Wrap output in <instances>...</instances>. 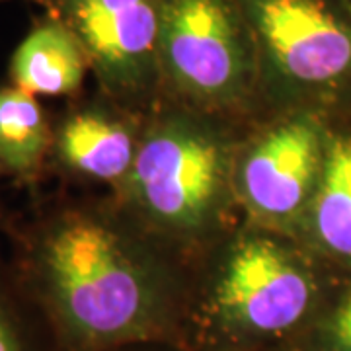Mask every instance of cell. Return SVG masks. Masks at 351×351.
I'll list each match as a JSON object with an SVG mask.
<instances>
[{"label": "cell", "instance_id": "obj_15", "mask_svg": "<svg viewBox=\"0 0 351 351\" xmlns=\"http://www.w3.org/2000/svg\"><path fill=\"white\" fill-rule=\"evenodd\" d=\"M346 2H348V4H350V6H351V0H346Z\"/></svg>", "mask_w": 351, "mask_h": 351}, {"label": "cell", "instance_id": "obj_8", "mask_svg": "<svg viewBox=\"0 0 351 351\" xmlns=\"http://www.w3.org/2000/svg\"><path fill=\"white\" fill-rule=\"evenodd\" d=\"M90 61L75 32L45 12L14 49L10 84L32 96H69L82 86Z\"/></svg>", "mask_w": 351, "mask_h": 351}, {"label": "cell", "instance_id": "obj_14", "mask_svg": "<svg viewBox=\"0 0 351 351\" xmlns=\"http://www.w3.org/2000/svg\"><path fill=\"white\" fill-rule=\"evenodd\" d=\"M29 2H36V4H41L43 0H29Z\"/></svg>", "mask_w": 351, "mask_h": 351}, {"label": "cell", "instance_id": "obj_1", "mask_svg": "<svg viewBox=\"0 0 351 351\" xmlns=\"http://www.w3.org/2000/svg\"><path fill=\"white\" fill-rule=\"evenodd\" d=\"M22 287L61 351H117L162 338L170 302L162 281L100 215L66 207L27 246Z\"/></svg>", "mask_w": 351, "mask_h": 351}, {"label": "cell", "instance_id": "obj_11", "mask_svg": "<svg viewBox=\"0 0 351 351\" xmlns=\"http://www.w3.org/2000/svg\"><path fill=\"white\" fill-rule=\"evenodd\" d=\"M49 119L36 96L0 86V174L34 178L53 147Z\"/></svg>", "mask_w": 351, "mask_h": 351}, {"label": "cell", "instance_id": "obj_10", "mask_svg": "<svg viewBox=\"0 0 351 351\" xmlns=\"http://www.w3.org/2000/svg\"><path fill=\"white\" fill-rule=\"evenodd\" d=\"M316 244L334 260L351 263V135H328L326 156L308 207Z\"/></svg>", "mask_w": 351, "mask_h": 351}, {"label": "cell", "instance_id": "obj_13", "mask_svg": "<svg viewBox=\"0 0 351 351\" xmlns=\"http://www.w3.org/2000/svg\"><path fill=\"white\" fill-rule=\"evenodd\" d=\"M322 334L328 351H351V289L328 314Z\"/></svg>", "mask_w": 351, "mask_h": 351}, {"label": "cell", "instance_id": "obj_12", "mask_svg": "<svg viewBox=\"0 0 351 351\" xmlns=\"http://www.w3.org/2000/svg\"><path fill=\"white\" fill-rule=\"evenodd\" d=\"M0 351H61L25 289L0 271Z\"/></svg>", "mask_w": 351, "mask_h": 351}, {"label": "cell", "instance_id": "obj_4", "mask_svg": "<svg viewBox=\"0 0 351 351\" xmlns=\"http://www.w3.org/2000/svg\"><path fill=\"white\" fill-rule=\"evenodd\" d=\"M160 78L201 104H232L260 80L240 0H162Z\"/></svg>", "mask_w": 351, "mask_h": 351}, {"label": "cell", "instance_id": "obj_6", "mask_svg": "<svg viewBox=\"0 0 351 351\" xmlns=\"http://www.w3.org/2000/svg\"><path fill=\"white\" fill-rule=\"evenodd\" d=\"M39 6L75 32L108 94L141 96L160 80L162 0H43Z\"/></svg>", "mask_w": 351, "mask_h": 351}, {"label": "cell", "instance_id": "obj_2", "mask_svg": "<svg viewBox=\"0 0 351 351\" xmlns=\"http://www.w3.org/2000/svg\"><path fill=\"white\" fill-rule=\"evenodd\" d=\"M258 75L289 98H351V6L346 0H240Z\"/></svg>", "mask_w": 351, "mask_h": 351}, {"label": "cell", "instance_id": "obj_9", "mask_svg": "<svg viewBox=\"0 0 351 351\" xmlns=\"http://www.w3.org/2000/svg\"><path fill=\"white\" fill-rule=\"evenodd\" d=\"M53 152L64 170L100 182L125 178L137 156L125 127L94 108L76 110L64 117L55 129Z\"/></svg>", "mask_w": 351, "mask_h": 351}, {"label": "cell", "instance_id": "obj_5", "mask_svg": "<svg viewBox=\"0 0 351 351\" xmlns=\"http://www.w3.org/2000/svg\"><path fill=\"white\" fill-rule=\"evenodd\" d=\"M133 199L154 223L199 230L219 215L228 186L225 145L191 119H170L137 149L129 172Z\"/></svg>", "mask_w": 351, "mask_h": 351}, {"label": "cell", "instance_id": "obj_7", "mask_svg": "<svg viewBox=\"0 0 351 351\" xmlns=\"http://www.w3.org/2000/svg\"><path fill=\"white\" fill-rule=\"evenodd\" d=\"M328 135L308 115L269 129L240 164L246 205L265 221L285 223L306 213L322 174Z\"/></svg>", "mask_w": 351, "mask_h": 351}, {"label": "cell", "instance_id": "obj_3", "mask_svg": "<svg viewBox=\"0 0 351 351\" xmlns=\"http://www.w3.org/2000/svg\"><path fill=\"white\" fill-rule=\"evenodd\" d=\"M318 299L308 265L276 240L252 237L226 258L207 302L217 343L250 348L293 334Z\"/></svg>", "mask_w": 351, "mask_h": 351}]
</instances>
